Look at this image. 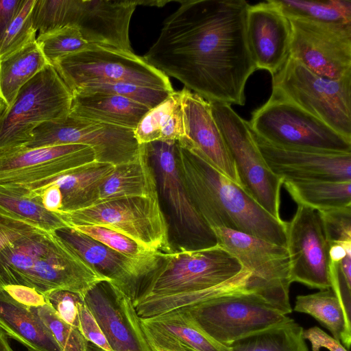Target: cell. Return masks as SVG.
Returning a JSON list of instances; mask_svg holds the SVG:
<instances>
[{
  "label": "cell",
  "mask_w": 351,
  "mask_h": 351,
  "mask_svg": "<svg viewBox=\"0 0 351 351\" xmlns=\"http://www.w3.org/2000/svg\"><path fill=\"white\" fill-rule=\"evenodd\" d=\"M69 114L134 130L150 110L145 105L112 93L73 92Z\"/></svg>",
  "instance_id": "cell-25"
},
{
  "label": "cell",
  "mask_w": 351,
  "mask_h": 351,
  "mask_svg": "<svg viewBox=\"0 0 351 351\" xmlns=\"http://www.w3.org/2000/svg\"><path fill=\"white\" fill-rule=\"evenodd\" d=\"M79 329L84 338L104 351H112L92 313L84 301L79 305Z\"/></svg>",
  "instance_id": "cell-44"
},
{
  "label": "cell",
  "mask_w": 351,
  "mask_h": 351,
  "mask_svg": "<svg viewBox=\"0 0 351 351\" xmlns=\"http://www.w3.org/2000/svg\"><path fill=\"white\" fill-rule=\"evenodd\" d=\"M1 289L19 303L29 308H37L47 304L42 293L29 287L7 285Z\"/></svg>",
  "instance_id": "cell-46"
},
{
  "label": "cell",
  "mask_w": 351,
  "mask_h": 351,
  "mask_svg": "<svg viewBox=\"0 0 351 351\" xmlns=\"http://www.w3.org/2000/svg\"><path fill=\"white\" fill-rule=\"evenodd\" d=\"M282 185L298 205L319 211L351 206V182L284 180Z\"/></svg>",
  "instance_id": "cell-32"
},
{
  "label": "cell",
  "mask_w": 351,
  "mask_h": 351,
  "mask_svg": "<svg viewBox=\"0 0 351 351\" xmlns=\"http://www.w3.org/2000/svg\"><path fill=\"white\" fill-rule=\"evenodd\" d=\"M69 226L130 257L142 258L156 252L147 249L130 237L104 226L91 224Z\"/></svg>",
  "instance_id": "cell-40"
},
{
  "label": "cell",
  "mask_w": 351,
  "mask_h": 351,
  "mask_svg": "<svg viewBox=\"0 0 351 351\" xmlns=\"http://www.w3.org/2000/svg\"><path fill=\"white\" fill-rule=\"evenodd\" d=\"M290 280L319 290L331 288L330 243L319 210L303 205L287 222Z\"/></svg>",
  "instance_id": "cell-17"
},
{
  "label": "cell",
  "mask_w": 351,
  "mask_h": 351,
  "mask_svg": "<svg viewBox=\"0 0 351 351\" xmlns=\"http://www.w3.org/2000/svg\"><path fill=\"white\" fill-rule=\"evenodd\" d=\"M303 337L311 343L312 351H320L322 348L329 351H348L339 341L317 326L304 330Z\"/></svg>",
  "instance_id": "cell-45"
},
{
  "label": "cell",
  "mask_w": 351,
  "mask_h": 351,
  "mask_svg": "<svg viewBox=\"0 0 351 351\" xmlns=\"http://www.w3.org/2000/svg\"><path fill=\"white\" fill-rule=\"evenodd\" d=\"M73 94L49 64L19 90L0 112V150L25 146L40 124L66 117Z\"/></svg>",
  "instance_id": "cell-7"
},
{
  "label": "cell",
  "mask_w": 351,
  "mask_h": 351,
  "mask_svg": "<svg viewBox=\"0 0 351 351\" xmlns=\"http://www.w3.org/2000/svg\"><path fill=\"white\" fill-rule=\"evenodd\" d=\"M180 309L186 311L209 336L227 347L289 318L265 297L248 289L223 293Z\"/></svg>",
  "instance_id": "cell-6"
},
{
  "label": "cell",
  "mask_w": 351,
  "mask_h": 351,
  "mask_svg": "<svg viewBox=\"0 0 351 351\" xmlns=\"http://www.w3.org/2000/svg\"><path fill=\"white\" fill-rule=\"evenodd\" d=\"M213 232L218 245L251 271L257 291L285 314L291 313L290 261L287 247L230 229L215 228Z\"/></svg>",
  "instance_id": "cell-15"
},
{
  "label": "cell",
  "mask_w": 351,
  "mask_h": 351,
  "mask_svg": "<svg viewBox=\"0 0 351 351\" xmlns=\"http://www.w3.org/2000/svg\"><path fill=\"white\" fill-rule=\"evenodd\" d=\"M319 212L330 244L351 243V206Z\"/></svg>",
  "instance_id": "cell-42"
},
{
  "label": "cell",
  "mask_w": 351,
  "mask_h": 351,
  "mask_svg": "<svg viewBox=\"0 0 351 351\" xmlns=\"http://www.w3.org/2000/svg\"><path fill=\"white\" fill-rule=\"evenodd\" d=\"M246 36L256 69L277 73L289 55L291 28L276 0L249 5Z\"/></svg>",
  "instance_id": "cell-21"
},
{
  "label": "cell",
  "mask_w": 351,
  "mask_h": 351,
  "mask_svg": "<svg viewBox=\"0 0 351 351\" xmlns=\"http://www.w3.org/2000/svg\"><path fill=\"white\" fill-rule=\"evenodd\" d=\"M112 351H152L133 300L108 281H101L83 297Z\"/></svg>",
  "instance_id": "cell-18"
},
{
  "label": "cell",
  "mask_w": 351,
  "mask_h": 351,
  "mask_svg": "<svg viewBox=\"0 0 351 351\" xmlns=\"http://www.w3.org/2000/svg\"><path fill=\"white\" fill-rule=\"evenodd\" d=\"M31 308L49 329L62 351H88V341L80 329L61 319L48 304Z\"/></svg>",
  "instance_id": "cell-38"
},
{
  "label": "cell",
  "mask_w": 351,
  "mask_h": 351,
  "mask_svg": "<svg viewBox=\"0 0 351 351\" xmlns=\"http://www.w3.org/2000/svg\"><path fill=\"white\" fill-rule=\"evenodd\" d=\"M293 310L313 317L326 328L332 337L349 350L351 343V322L346 315L336 293L331 289L298 295Z\"/></svg>",
  "instance_id": "cell-31"
},
{
  "label": "cell",
  "mask_w": 351,
  "mask_h": 351,
  "mask_svg": "<svg viewBox=\"0 0 351 351\" xmlns=\"http://www.w3.org/2000/svg\"><path fill=\"white\" fill-rule=\"evenodd\" d=\"M242 269L240 262L219 245L163 253L134 303L165 306L223 285Z\"/></svg>",
  "instance_id": "cell-4"
},
{
  "label": "cell",
  "mask_w": 351,
  "mask_h": 351,
  "mask_svg": "<svg viewBox=\"0 0 351 351\" xmlns=\"http://www.w3.org/2000/svg\"><path fill=\"white\" fill-rule=\"evenodd\" d=\"M251 131L278 146L351 153V139L289 101L274 95L252 113Z\"/></svg>",
  "instance_id": "cell-11"
},
{
  "label": "cell",
  "mask_w": 351,
  "mask_h": 351,
  "mask_svg": "<svg viewBox=\"0 0 351 351\" xmlns=\"http://www.w3.org/2000/svg\"><path fill=\"white\" fill-rule=\"evenodd\" d=\"M57 214L68 226H101L130 237L152 251L173 252L169 241V226L158 196L109 199Z\"/></svg>",
  "instance_id": "cell-8"
},
{
  "label": "cell",
  "mask_w": 351,
  "mask_h": 351,
  "mask_svg": "<svg viewBox=\"0 0 351 351\" xmlns=\"http://www.w3.org/2000/svg\"><path fill=\"white\" fill-rule=\"evenodd\" d=\"M288 19L291 28L289 56L324 77L351 75V23Z\"/></svg>",
  "instance_id": "cell-16"
},
{
  "label": "cell",
  "mask_w": 351,
  "mask_h": 351,
  "mask_svg": "<svg viewBox=\"0 0 351 351\" xmlns=\"http://www.w3.org/2000/svg\"><path fill=\"white\" fill-rule=\"evenodd\" d=\"M139 4L140 1L75 0L72 25L89 44L133 52L129 27Z\"/></svg>",
  "instance_id": "cell-23"
},
{
  "label": "cell",
  "mask_w": 351,
  "mask_h": 351,
  "mask_svg": "<svg viewBox=\"0 0 351 351\" xmlns=\"http://www.w3.org/2000/svg\"><path fill=\"white\" fill-rule=\"evenodd\" d=\"M208 102L213 118L234 160L241 186L267 213L277 219H282L280 206L283 180L267 166L247 121L228 104Z\"/></svg>",
  "instance_id": "cell-10"
},
{
  "label": "cell",
  "mask_w": 351,
  "mask_h": 351,
  "mask_svg": "<svg viewBox=\"0 0 351 351\" xmlns=\"http://www.w3.org/2000/svg\"><path fill=\"white\" fill-rule=\"evenodd\" d=\"M5 108L4 104L0 100V112L3 110Z\"/></svg>",
  "instance_id": "cell-50"
},
{
  "label": "cell",
  "mask_w": 351,
  "mask_h": 351,
  "mask_svg": "<svg viewBox=\"0 0 351 351\" xmlns=\"http://www.w3.org/2000/svg\"><path fill=\"white\" fill-rule=\"evenodd\" d=\"M303 328L290 317L282 323L237 341L230 351H308Z\"/></svg>",
  "instance_id": "cell-33"
},
{
  "label": "cell",
  "mask_w": 351,
  "mask_h": 351,
  "mask_svg": "<svg viewBox=\"0 0 351 351\" xmlns=\"http://www.w3.org/2000/svg\"><path fill=\"white\" fill-rule=\"evenodd\" d=\"M252 134L267 166L283 181L351 182V153L281 147Z\"/></svg>",
  "instance_id": "cell-20"
},
{
  "label": "cell",
  "mask_w": 351,
  "mask_h": 351,
  "mask_svg": "<svg viewBox=\"0 0 351 351\" xmlns=\"http://www.w3.org/2000/svg\"><path fill=\"white\" fill-rule=\"evenodd\" d=\"M152 351H230L201 329L182 309L141 319Z\"/></svg>",
  "instance_id": "cell-24"
},
{
  "label": "cell",
  "mask_w": 351,
  "mask_h": 351,
  "mask_svg": "<svg viewBox=\"0 0 351 351\" xmlns=\"http://www.w3.org/2000/svg\"><path fill=\"white\" fill-rule=\"evenodd\" d=\"M142 145L154 170L158 197L167 205L181 235L182 249L199 250L218 245L213 230L199 215L180 176L177 141H155Z\"/></svg>",
  "instance_id": "cell-13"
},
{
  "label": "cell",
  "mask_w": 351,
  "mask_h": 351,
  "mask_svg": "<svg viewBox=\"0 0 351 351\" xmlns=\"http://www.w3.org/2000/svg\"><path fill=\"white\" fill-rule=\"evenodd\" d=\"M108 281L57 234L36 229L0 250V288L23 285L43 295L56 289L82 297Z\"/></svg>",
  "instance_id": "cell-3"
},
{
  "label": "cell",
  "mask_w": 351,
  "mask_h": 351,
  "mask_svg": "<svg viewBox=\"0 0 351 351\" xmlns=\"http://www.w3.org/2000/svg\"><path fill=\"white\" fill-rule=\"evenodd\" d=\"M43 295L61 319L79 328V305L84 301L81 295L68 290L56 289Z\"/></svg>",
  "instance_id": "cell-41"
},
{
  "label": "cell",
  "mask_w": 351,
  "mask_h": 351,
  "mask_svg": "<svg viewBox=\"0 0 351 351\" xmlns=\"http://www.w3.org/2000/svg\"><path fill=\"white\" fill-rule=\"evenodd\" d=\"M25 0H0V44Z\"/></svg>",
  "instance_id": "cell-48"
},
{
  "label": "cell",
  "mask_w": 351,
  "mask_h": 351,
  "mask_svg": "<svg viewBox=\"0 0 351 351\" xmlns=\"http://www.w3.org/2000/svg\"><path fill=\"white\" fill-rule=\"evenodd\" d=\"M134 135L138 143L155 141L187 143L185 134L180 90H173L163 101L151 108L141 119Z\"/></svg>",
  "instance_id": "cell-29"
},
{
  "label": "cell",
  "mask_w": 351,
  "mask_h": 351,
  "mask_svg": "<svg viewBox=\"0 0 351 351\" xmlns=\"http://www.w3.org/2000/svg\"><path fill=\"white\" fill-rule=\"evenodd\" d=\"M95 161L94 149L81 144L0 150V186L18 195L35 192L55 178Z\"/></svg>",
  "instance_id": "cell-12"
},
{
  "label": "cell",
  "mask_w": 351,
  "mask_h": 351,
  "mask_svg": "<svg viewBox=\"0 0 351 351\" xmlns=\"http://www.w3.org/2000/svg\"><path fill=\"white\" fill-rule=\"evenodd\" d=\"M36 0H25L0 44V60L36 40L33 9Z\"/></svg>",
  "instance_id": "cell-37"
},
{
  "label": "cell",
  "mask_w": 351,
  "mask_h": 351,
  "mask_svg": "<svg viewBox=\"0 0 351 351\" xmlns=\"http://www.w3.org/2000/svg\"><path fill=\"white\" fill-rule=\"evenodd\" d=\"M0 209L40 230L53 232L67 226L58 214L50 212L40 197H27L0 186Z\"/></svg>",
  "instance_id": "cell-34"
},
{
  "label": "cell",
  "mask_w": 351,
  "mask_h": 351,
  "mask_svg": "<svg viewBox=\"0 0 351 351\" xmlns=\"http://www.w3.org/2000/svg\"><path fill=\"white\" fill-rule=\"evenodd\" d=\"M271 95L291 102L351 139V75L324 77L289 56L272 75Z\"/></svg>",
  "instance_id": "cell-5"
},
{
  "label": "cell",
  "mask_w": 351,
  "mask_h": 351,
  "mask_svg": "<svg viewBox=\"0 0 351 351\" xmlns=\"http://www.w3.org/2000/svg\"><path fill=\"white\" fill-rule=\"evenodd\" d=\"M177 165L191 202L213 230L230 229L286 247L287 222L267 213L241 186L180 145Z\"/></svg>",
  "instance_id": "cell-2"
},
{
  "label": "cell",
  "mask_w": 351,
  "mask_h": 351,
  "mask_svg": "<svg viewBox=\"0 0 351 351\" xmlns=\"http://www.w3.org/2000/svg\"><path fill=\"white\" fill-rule=\"evenodd\" d=\"M36 41L47 60L51 64L55 61L88 47L76 26L67 25L44 34Z\"/></svg>",
  "instance_id": "cell-36"
},
{
  "label": "cell",
  "mask_w": 351,
  "mask_h": 351,
  "mask_svg": "<svg viewBox=\"0 0 351 351\" xmlns=\"http://www.w3.org/2000/svg\"><path fill=\"white\" fill-rule=\"evenodd\" d=\"M6 335L0 329V351H14Z\"/></svg>",
  "instance_id": "cell-49"
},
{
  "label": "cell",
  "mask_w": 351,
  "mask_h": 351,
  "mask_svg": "<svg viewBox=\"0 0 351 351\" xmlns=\"http://www.w3.org/2000/svg\"><path fill=\"white\" fill-rule=\"evenodd\" d=\"M114 169V166L111 164L93 161L55 178L43 188L51 184L58 186L62 195L60 212L77 210L98 201L99 189Z\"/></svg>",
  "instance_id": "cell-28"
},
{
  "label": "cell",
  "mask_w": 351,
  "mask_h": 351,
  "mask_svg": "<svg viewBox=\"0 0 351 351\" xmlns=\"http://www.w3.org/2000/svg\"><path fill=\"white\" fill-rule=\"evenodd\" d=\"M69 144L88 145L94 149L96 162L114 166L134 160L139 154L134 130L69 114L64 119L38 125L25 147L38 148Z\"/></svg>",
  "instance_id": "cell-14"
},
{
  "label": "cell",
  "mask_w": 351,
  "mask_h": 351,
  "mask_svg": "<svg viewBox=\"0 0 351 351\" xmlns=\"http://www.w3.org/2000/svg\"><path fill=\"white\" fill-rule=\"evenodd\" d=\"M36 229L39 228L0 209V250Z\"/></svg>",
  "instance_id": "cell-43"
},
{
  "label": "cell",
  "mask_w": 351,
  "mask_h": 351,
  "mask_svg": "<svg viewBox=\"0 0 351 351\" xmlns=\"http://www.w3.org/2000/svg\"><path fill=\"white\" fill-rule=\"evenodd\" d=\"M287 18L316 21L351 23L350 0H276Z\"/></svg>",
  "instance_id": "cell-35"
},
{
  "label": "cell",
  "mask_w": 351,
  "mask_h": 351,
  "mask_svg": "<svg viewBox=\"0 0 351 351\" xmlns=\"http://www.w3.org/2000/svg\"><path fill=\"white\" fill-rule=\"evenodd\" d=\"M79 256L116 288L136 299L144 280L156 268L163 254L156 252L142 258L118 252L67 226L55 232Z\"/></svg>",
  "instance_id": "cell-19"
},
{
  "label": "cell",
  "mask_w": 351,
  "mask_h": 351,
  "mask_svg": "<svg viewBox=\"0 0 351 351\" xmlns=\"http://www.w3.org/2000/svg\"><path fill=\"white\" fill-rule=\"evenodd\" d=\"M0 329L29 351H62L47 326L32 310L0 288Z\"/></svg>",
  "instance_id": "cell-26"
},
{
  "label": "cell",
  "mask_w": 351,
  "mask_h": 351,
  "mask_svg": "<svg viewBox=\"0 0 351 351\" xmlns=\"http://www.w3.org/2000/svg\"><path fill=\"white\" fill-rule=\"evenodd\" d=\"M24 197H40L43 206L52 213L60 212L62 207V193L56 184H48L40 190Z\"/></svg>",
  "instance_id": "cell-47"
},
{
  "label": "cell",
  "mask_w": 351,
  "mask_h": 351,
  "mask_svg": "<svg viewBox=\"0 0 351 351\" xmlns=\"http://www.w3.org/2000/svg\"><path fill=\"white\" fill-rule=\"evenodd\" d=\"M50 64L36 41L0 60V100L12 106L21 88Z\"/></svg>",
  "instance_id": "cell-30"
},
{
  "label": "cell",
  "mask_w": 351,
  "mask_h": 351,
  "mask_svg": "<svg viewBox=\"0 0 351 351\" xmlns=\"http://www.w3.org/2000/svg\"><path fill=\"white\" fill-rule=\"evenodd\" d=\"M180 93L187 138V143L181 146L195 152L241 186L236 166L213 118L210 103L186 88Z\"/></svg>",
  "instance_id": "cell-22"
},
{
  "label": "cell",
  "mask_w": 351,
  "mask_h": 351,
  "mask_svg": "<svg viewBox=\"0 0 351 351\" xmlns=\"http://www.w3.org/2000/svg\"><path fill=\"white\" fill-rule=\"evenodd\" d=\"M158 196L154 170L142 145L138 157L114 166L99 189L97 202L131 197ZM96 202V203H97Z\"/></svg>",
  "instance_id": "cell-27"
},
{
  "label": "cell",
  "mask_w": 351,
  "mask_h": 351,
  "mask_svg": "<svg viewBox=\"0 0 351 351\" xmlns=\"http://www.w3.org/2000/svg\"><path fill=\"white\" fill-rule=\"evenodd\" d=\"M165 21L143 58L208 101L243 106L256 70L244 0H188Z\"/></svg>",
  "instance_id": "cell-1"
},
{
  "label": "cell",
  "mask_w": 351,
  "mask_h": 351,
  "mask_svg": "<svg viewBox=\"0 0 351 351\" xmlns=\"http://www.w3.org/2000/svg\"><path fill=\"white\" fill-rule=\"evenodd\" d=\"M51 65L71 93L89 84L117 82L174 90L168 76L134 52L91 44Z\"/></svg>",
  "instance_id": "cell-9"
},
{
  "label": "cell",
  "mask_w": 351,
  "mask_h": 351,
  "mask_svg": "<svg viewBox=\"0 0 351 351\" xmlns=\"http://www.w3.org/2000/svg\"><path fill=\"white\" fill-rule=\"evenodd\" d=\"M77 91L116 94L142 104L149 109L158 106L173 92L125 82L89 84L72 93Z\"/></svg>",
  "instance_id": "cell-39"
}]
</instances>
